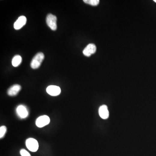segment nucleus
Wrapping results in <instances>:
<instances>
[{
	"mask_svg": "<svg viewBox=\"0 0 156 156\" xmlns=\"http://www.w3.org/2000/svg\"><path fill=\"white\" fill-rule=\"evenodd\" d=\"M44 59V55L42 53H37L31 61L30 66L33 69H36L41 66V64Z\"/></svg>",
	"mask_w": 156,
	"mask_h": 156,
	"instance_id": "obj_1",
	"label": "nucleus"
},
{
	"mask_svg": "<svg viewBox=\"0 0 156 156\" xmlns=\"http://www.w3.org/2000/svg\"><path fill=\"white\" fill-rule=\"evenodd\" d=\"M57 17L55 15L49 14L47 16L46 22L49 27L53 30H56L57 29Z\"/></svg>",
	"mask_w": 156,
	"mask_h": 156,
	"instance_id": "obj_2",
	"label": "nucleus"
},
{
	"mask_svg": "<svg viewBox=\"0 0 156 156\" xmlns=\"http://www.w3.org/2000/svg\"><path fill=\"white\" fill-rule=\"evenodd\" d=\"M26 145L27 148L30 151H37L39 148L38 142L34 138H30L27 139L26 141Z\"/></svg>",
	"mask_w": 156,
	"mask_h": 156,
	"instance_id": "obj_3",
	"label": "nucleus"
},
{
	"mask_svg": "<svg viewBox=\"0 0 156 156\" xmlns=\"http://www.w3.org/2000/svg\"><path fill=\"white\" fill-rule=\"evenodd\" d=\"M50 118L48 116H41L36 120V124L38 127H44L50 123Z\"/></svg>",
	"mask_w": 156,
	"mask_h": 156,
	"instance_id": "obj_4",
	"label": "nucleus"
},
{
	"mask_svg": "<svg viewBox=\"0 0 156 156\" xmlns=\"http://www.w3.org/2000/svg\"><path fill=\"white\" fill-rule=\"evenodd\" d=\"M47 92L51 96H58L61 93V89L59 86L51 85L47 88Z\"/></svg>",
	"mask_w": 156,
	"mask_h": 156,
	"instance_id": "obj_5",
	"label": "nucleus"
},
{
	"mask_svg": "<svg viewBox=\"0 0 156 156\" xmlns=\"http://www.w3.org/2000/svg\"><path fill=\"white\" fill-rule=\"evenodd\" d=\"M96 51V47L93 44H90L87 45L83 51V54L85 56L90 57L91 55L95 54Z\"/></svg>",
	"mask_w": 156,
	"mask_h": 156,
	"instance_id": "obj_6",
	"label": "nucleus"
},
{
	"mask_svg": "<svg viewBox=\"0 0 156 156\" xmlns=\"http://www.w3.org/2000/svg\"><path fill=\"white\" fill-rule=\"evenodd\" d=\"M26 17L24 16H21L14 23V29L17 30H20L26 24Z\"/></svg>",
	"mask_w": 156,
	"mask_h": 156,
	"instance_id": "obj_7",
	"label": "nucleus"
},
{
	"mask_svg": "<svg viewBox=\"0 0 156 156\" xmlns=\"http://www.w3.org/2000/svg\"><path fill=\"white\" fill-rule=\"evenodd\" d=\"M17 113L20 118H25L28 115V112L26 107L23 105L18 106L17 108Z\"/></svg>",
	"mask_w": 156,
	"mask_h": 156,
	"instance_id": "obj_8",
	"label": "nucleus"
},
{
	"mask_svg": "<svg viewBox=\"0 0 156 156\" xmlns=\"http://www.w3.org/2000/svg\"><path fill=\"white\" fill-rule=\"evenodd\" d=\"M21 88L20 85L17 84L13 85L8 89V94L11 96H16L21 90Z\"/></svg>",
	"mask_w": 156,
	"mask_h": 156,
	"instance_id": "obj_9",
	"label": "nucleus"
},
{
	"mask_svg": "<svg viewBox=\"0 0 156 156\" xmlns=\"http://www.w3.org/2000/svg\"><path fill=\"white\" fill-rule=\"evenodd\" d=\"M99 112L100 116L103 119H106L109 117V112L107 106L106 105H103L100 106L99 109Z\"/></svg>",
	"mask_w": 156,
	"mask_h": 156,
	"instance_id": "obj_10",
	"label": "nucleus"
},
{
	"mask_svg": "<svg viewBox=\"0 0 156 156\" xmlns=\"http://www.w3.org/2000/svg\"><path fill=\"white\" fill-rule=\"evenodd\" d=\"M22 62V58L20 56L17 55L14 57L12 60V64L14 67H17Z\"/></svg>",
	"mask_w": 156,
	"mask_h": 156,
	"instance_id": "obj_11",
	"label": "nucleus"
},
{
	"mask_svg": "<svg viewBox=\"0 0 156 156\" xmlns=\"http://www.w3.org/2000/svg\"><path fill=\"white\" fill-rule=\"evenodd\" d=\"M83 2L85 3L89 4L92 6H97L99 3V0H84Z\"/></svg>",
	"mask_w": 156,
	"mask_h": 156,
	"instance_id": "obj_12",
	"label": "nucleus"
},
{
	"mask_svg": "<svg viewBox=\"0 0 156 156\" xmlns=\"http://www.w3.org/2000/svg\"><path fill=\"white\" fill-rule=\"evenodd\" d=\"M7 131V128L5 126H1L0 127V138H3Z\"/></svg>",
	"mask_w": 156,
	"mask_h": 156,
	"instance_id": "obj_13",
	"label": "nucleus"
},
{
	"mask_svg": "<svg viewBox=\"0 0 156 156\" xmlns=\"http://www.w3.org/2000/svg\"><path fill=\"white\" fill-rule=\"evenodd\" d=\"M21 156H31L30 153L24 149H22L20 151Z\"/></svg>",
	"mask_w": 156,
	"mask_h": 156,
	"instance_id": "obj_14",
	"label": "nucleus"
},
{
	"mask_svg": "<svg viewBox=\"0 0 156 156\" xmlns=\"http://www.w3.org/2000/svg\"><path fill=\"white\" fill-rule=\"evenodd\" d=\"M154 2L156 3V0H154Z\"/></svg>",
	"mask_w": 156,
	"mask_h": 156,
	"instance_id": "obj_15",
	"label": "nucleus"
}]
</instances>
